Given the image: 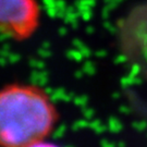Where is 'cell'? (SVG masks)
Instances as JSON below:
<instances>
[{"instance_id":"6da1fadb","label":"cell","mask_w":147,"mask_h":147,"mask_svg":"<svg viewBox=\"0 0 147 147\" xmlns=\"http://www.w3.org/2000/svg\"><path fill=\"white\" fill-rule=\"evenodd\" d=\"M59 111L46 90L34 84L0 87V147H27L47 138Z\"/></svg>"},{"instance_id":"7a4b0ae2","label":"cell","mask_w":147,"mask_h":147,"mask_svg":"<svg viewBox=\"0 0 147 147\" xmlns=\"http://www.w3.org/2000/svg\"><path fill=\"white\" fill-rule=\"evenodd\" d=\"M36 0H0V33L16 40L31 37L38 27Z\"/></svg>"},{"instance_id":"3957f363","label":"cell","mask_w":147,"mask_h":147,"mask_svg":"<svg viewBox=\"0 0 147 147\" xmlns=\"http://www.w3.org/2000/svg\"><path fill=\"white\" fill-rule=\"evenodd\" d=\"M27 147H61V146H59L58 144H56V143L47 141V138H45V140H42V141L33 143V144H31L30 146Z\"/></svg>"}]
</instances>
